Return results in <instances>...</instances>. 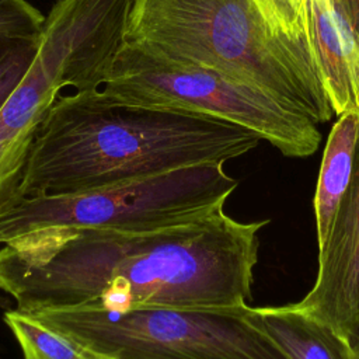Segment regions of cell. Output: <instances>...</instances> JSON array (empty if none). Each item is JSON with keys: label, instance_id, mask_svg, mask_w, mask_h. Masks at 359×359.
<instances>
[{"label": "cell", "instance_id": "cell-1", "mask_svg": "<svg viewBox=\"0 0 359 359\" xmlns=\"http://www.w3.org/2000/svg\"><path fill=\"white\" fill-rule=\"evenodd\" d=\"M217 208L139 230L41 231L0 248V290L17 309H236L251 300L258 233Z\"/></svg>", "mask_w": 359, "mask_h": 359}, {"label": "cell", "instance_id": "cell-2", "mask_svg": "<svg viewBox=\"0 0 359 359\" xmlns=\"http://www.w3.org/2000/svg\"><path fill=\"white\" fill-rule=\"evenodd\" d=\"M262 139L230 121L123 102L101 90L57 95L36 125L17 194L67 195L201 164H224Z\"/></svg>", "mask_w": 359, "mask_h": 359}, {"label": "cell", "instance_id": "cell-3", "mask_svg": "<svg viewBox=\"0 0 359 359\" xmlns=\"http://www.w3.org/2000/svg\"><path fill=\"white\" fill-rule=\"evenodd\" d=\"M125 42L252 84L317 123L334 115L314 59L276 36L252 0H135Z\"/></svg>", "mask_w": 359, "mask_h": 359}, {"label": "cell", "instance_id": "cell-4", "mask_svg": "<svg viewBox=\"0 0 359 359\" xmlns=\"http://www.w3.org/2000/svg\"><path fill=\"white\" fill-rule=\"evenodd\" d=\"M36 320L100 359H292L252 307L43 309Z\"/></svg>", "mask_w": 359, "mask_h": 359}, {"label": "cell", "instance_id": "cell-5", "mask_svg": "<svg viewBox=\"0 0 359 359\" xmlns=\"http://www.w3.org/2000/svg\"><path fill=\"white\" fill-rule=\"evenodd\" d=\"M236 188L237 180L226 174L223 164H201L67 195L15 194L0 206V245L41 231L177 224L224 206Z\"/></svg>", "mask_w": 359, "mask_h": 359}, {"label": "cell", "instance_id": "cell-6", "mask_svg": "<svg viewBox=\"0 0 359 359\" xmlns=\"http://www.w3.org/2000/svg\"><path fill=\"white\" fill-rule=\"evenodd\" d=\"M100 90L129 104L230 121L255 132L287 157L311 156L321 142L317 122L289 102L252 84L154 56L128 42Z\"/></svg>", "mask_w": 359, "mask_h": 359}, {"label": "cell", "instance_id": "cell-7", "mask_svg": "<svg viewBox=\"0 0 359 359\" xmlns=\"http://www.w3.org/2000/svg\"><path fill=\"white\" fill-rule=\"evenodd\" d=\"M135 0H57L32 65L0 112V143L38 125L59 91L100 90L125 45Z\"/></svg>", "mask_w": 359, "mask_h": 359}, {"label": "cell", "instance_id": "cell-8", "mask_svg": "<svg viewBox=\"0 0 359 359\" xmlns=\"http://www.w3.org/2000/svg\"><path fill=\"white\" fill-rule=\"evenodd\" d=\"M296 304L346 341L359 330V133L351 184L318 250L316 282Z\"/></svg>", "mask_w": 359, "mask_h": 359}, {"label": "cell", "instance_id": "cell-9", "mask_svg": "<svg viewBox=\"0 0 359 359\" xmlns=\"http://www.w3.org/2000/svg\"><path fill=\"white\" fill-rule=\"evenodd\" d=\"M309 39L330 105L359 112V38L330 0H307Z\"/></svg>", "mask_w": 359, "mask_h": 359}, {"label": "cell", "instance_id": "cell-10", "mask_svg": "<svg viewBox=\"0 0 359 359\" xmlns=\"http://www.w3.org/2000/svg\"><path fill=\"white\" fill-rule=\"evenodd\" d=\"M358 133L359 114L345 112L339 115L328 135L313 199L318 250L330 237L335 216L351 184Z\"/></svg>", "mask_w": 359, "mask_h": 359}, {"label": "cell", "instance_id": "cell-11", "mask_svg": "<svg viewBox=\"0 0 359 359\" xmlns=\"http://www.w3.org/2000/svg\"><path fill=\"white\" fill-rule=\"evenodd\" d=\"M252 313L265 332L292 359H353L346 339L303 311L296 303L252 307Z\"/></svg>", "mask_w": 359, "mask_h": 359}, {"label": "cell", "instance_id": "cell-12", "mask_svg": "<svg viewBox=\"0 0 359 359\" xmlns=\"http://www.w3.org/2000/svg\"><path fill=\"white\" fill-rule=\"evenodd\" d=\"M3 321L15 338L22 359H100L28 311L17 307L7 310Z\"/></svg>", "mask_w": 359, "mask_h": 359}, {"label": "cell", "instance_id": "cell-13", "mask_svg": "<svg viewBox=\"0 0 359 359\" xmlns=\"http://www.w3.org/2000/svg\"><path fill=\"white\" fill-rule=\"evenodd\" d=\"M269 29L286 41L310 55L313 50L309 39L307 22V0H252ZM316 62V60H314Z\"/></svg>", "mask_w": 359, "mask_h": 359}, {"label": "cell", "instance_id": "cell-14", "mask_svg": "<svg viewBox=\"0 0 359 359\" xmlns=\"http://www.w3.org/2000/svg\"><path fill=\"white\" fill-rule=\"evenodd\" d=\"M38 39L0 38V112L28 73Z\"/></svg>", "mask_w": 359, "mask_h": 359}, {"label": "cell", "instance_id": "cell-15", "mask_svg": "<svg viewBox=\"0 0 359 359\" xmlns=\"http://www.w3.org/2000/svg\"><path fill=\"white\" fill-rule=\"evenodd\" d=\"M35 129L36 125L28 126L14 139L0 143V206L17 194Z\"/></svg>", "mask_w": 359, "mask_h": 359}, {"label": "cell", "instance_id": "cell-16", "mask_svg": "<svg viewBox=\"0 0 359 359\" xmlns=\"http://www.w3.org/2000/svg\"><path fill=\"white\" fill-rule=\"evenodd\" d=\"M43 20L28 0H0V38L38 39Z\"/></svg>", "mask_w": 359, "mask_h": 359}, {"label": "cell", "instance_id": "cell-17", "mask_svg": "<svg viewBox=\"0 0 359 359\" xmlns=\"http://www.w3.org/2000/svg\"><path fill=\"white\" fill-rule=\"evenodd\" d=\"M330 3L346 18L359 38V0H330Z\"/></svg>", "mask_w": 359, "mask_h": 359}, {"label": "cell", "instance_id": "cell-18", "mask_svg": "<svg viewBox=\"0 0 359 359\" xmlns=\"http://www.w3.org/2000/svg\"><path fill=\"white\" fill-rule=\"evenodd\" d=\"M352 351V358L359 359V330L355 332V335L348 341Z\"/></svg>", "mask_w": 359, "mask_h": 359}]
</instances>
